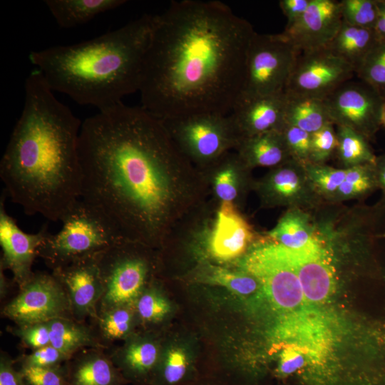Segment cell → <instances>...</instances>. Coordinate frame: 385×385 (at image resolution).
<instances>
[{
	"label": "cell",
	"mask_w": 385,
	"mask_h": 385,
	"mask_svg": "<svg viewBox=\"0 0 385 385\" xmlns=\"http://www.w3.org/2000/svg\"><path fill=\"white\" fill-rule=\"evenodd\" d=\"M255 33L222 2L172 1L154 15L138 90L141 106L161 120L231 112Z\"/></svg>",
	"instance_id": "6da1fadb"
},
{
	"label": "cell",
	"mask_w": 385,
	"mask_h": 385,
	"mask_svg": "<svg viewBox=\"0 0 385 385\" xmlns=\"http://www.w3.org/2000/svg\"><path fill=\"white\" fill-rule=\"evenodd\" d=\"M162 121L120 102L82 123L81 198L102 212L124 239L153 235L170 199L169 148Z\"/></svg>",
	"instance_id": "7a4b0ae2"
},
{
	"label": "cell",
	"mask_w": 385,
	"mask_h": 385,
	"mask_svg": "<svg viewBox=\"0 0 385 385\" xmlns=\"http://www.w3.org/2000/svg\"><path fill=\"white\" fill-rule=\"evenodd\" d=\"M82 123L35 68L26 79L22 112L0 162L11 201L27 215L61 221L81 198Z\"/></svg>",
	"instance_id": "3957f363"
},
{
	"label": "cell",
	"mask_w": 385,
	"mask_h": 385,
	"mask_svg": "<svg viewBox=\"0 0 385 385\" xmlns=\"http://www.w3.org/2000/svg\"><path fill=\"white\" fill-rule=\"evenodd\" d=\"M153 19L144 14L91 40L32 51L29 58L53 92L105 110L138 91Z\"/></svg>",
	"instance_id": "277c9868"
},
{
	"label": "cell",
	"mask_w": 385,
	"mask_h": 385,
	"mask_svg": "<svg viewBox=\"0 0 385 385\" xmlns=\"http://www.w3.org/2000/svg\"><path fill=\"white\" fill-rule=\"evenodd\" d=\"M61 229L47 233L38 257L51 270L97 255L124 239L99 210L80 198L63 216Z\"/></svg>",
	"instance_id": "5b68a950"
},
{
	"label": "cell",
	"mask_w": 385,
	"mask_h": 385,
	"mask_svg": "<svg viewBox=\"0 0 385 385\" xmlns=\"http://www.w3.org/2000/svg\"><path fill=\"white\" fill-rule=\"evenodd\" d=\"M299 54L282 34L255 32L247 54L245 80L239 98L284 93Z\"/></svg>",
	"instance_id": "8992f818"
},
{
	"label": "cell",
	"mask_w": 385,
	"mask_h": 385,
	"mask_svg": "<svg viewBox=\"0 0 385 385\" xmlns=\"http://www.w3.org/2000/svg\"><path fill=\"white\" fill-rule=\"evenodd\" d=\"M123 239L97 255L103 286L98 314L118 307H133L148 284L150 264L147 257Z\"/></svg>",
	"instance_id": "52a82bcc"
},
{
	"label": "cell",
	"mask_w": 385,
	"mask_h": 385,
	"mask_svg": "<svg viewBox=\"0 0 385 385\" xmlns=\"http://www.w3.org/2000/svg\"><path fill=\"white\" fill-rule=\"evenodd\" d=\"M242 267L257 279L279 311L293 312L306 303L299 279L283 246L274 242L255 247L243 259Z\"/></svg>",
	"instance_id": "ba28073f"
},
{
	"label": "cell",
	"mask_w": 385,
	"mask_h": 385,
	"mask_svg": "<svg viewBox=\"0 0 385 385\" xmlns=\"http://www.w3.org/2000/svg\"><path fill=\"white\" fill-rule=\"evenodd\" d=\"M1 314L16 325L73 318L63 287L51 272H34L19 287L17 294L3 307Z\"/></svg>",
	"instance_id": "9c48e42d"
},
{
	"label": "cell",
	"mask_w": 385,
	"mask_h": 385,
	"mask_svg": "<svg viewBox=\"0 0 385 385\" xmlns=\"http://www.w3.org/2000/svg\"><path fill=\"white\" fill-rule=\"evenodd\" d=\"M323 101L334 125L353 129L369 141L381 125L385 99L362 81L344 82Z\"/></svg>",
	"instance_id": "30bf717a"
},
{
	"label": "cell",
	"mask_w": 385,
	"mask_h": 385,
	"mask_svg": "<svg viewBox=\"0 0 385 385\" xmlns=\"http://www.w3.org/2000/svg\"><path fill=\"white\" fill-rule=\"evenodd\" d=\"M354 73L349 63L327 48L300 53L284 93L324 100Z\"/></svg>",
	"instance_id": "8fae6325"
},
{
	"label": "cell",
	"mask_w": 385,
	"mask_h": 385,
	"mask_svg": "<svg viewBox=\"0 0 385 385\" xmlns=\"http://www.w3.org/2000/svg\"><path fill=\"white\" fill-rule=\"evenodd\" d=\"M165 128L175 133L190 154L200 159H212L230 143L235 130L230 116L220 113H198L160 119Z\"/></svg>",
	"instance_id": "7c38bea8"
},
{
	"label": "cell",
	"mask_w": 385,
	"mask_h": 385,
	"mask_svg": "<svg viewBox=\"0 0 385 385\" xmlns=\"http://www.w3.org/2000/svg\"><path fill=\"white\" fill-rule=\"evenodd\" d=\"M6 196L4 190L0 199V268L9 270L19 287L34 274L33 263L48 231L46 226L36 233L23 231L6 211Z\"/></svg>",
	"instance_id": "4fadbf2b"
},
{
	"label": "cell",
	"mask_w": 385,
	"mask_h": 385,
	"mask_svg": "<svg viewBox=\"0 0 385 385\" xmlns=\"http://www.w3.org/2000/svg\"><path fill=\"white\" fill-rule=\"evenodd\" d=\"M97 255L76 260L51 270L63 287L72 316L78 321L93 319L103 294Z\"/></svg>",
	"instance_id": "5bb4252c"
},
{
	"label": "cell",
	"mask_w": 385,
	"mask_h": 385,
	"mask_svg": "<svg viewBox=\"0 0 385 385\" xmlns=\"http://www.w3.org/2000/svg\"><path fill=\"white\" fill-rule=\"evenodd\" d=\"M342 23L339 1L311 0L303 16L281 34L300 53L326 48Z\"/></svg>",
	"instance_id": "9a60e30c"
},
{
	"label": "cell",
	"mask_w": 385,
	"mask_h": 385,
	"mask_svg": "<svg viewBox=\"0 0 385 385\" xmlns=\"http://www.w3.org/2000/svg\"><path fill=\"white\" fill-rule=\"evenodd\" d=\"M284 248L299 279L305 302L327 301L335 288L336 269L329 252L316 235L314 242L304 249Z\"/></svg>",
	"instance_id": "2e32d148"
},
{
	"label": "cell",
	"mask_w": 385,
	"mask_h": 385,
	"mask_svg": "<svg viewBox=\"0 0 385 385\" xmlns=\"http://www.w3.org/2000/svg\"><path fill=\"white\" fill-rule=\"evenodd\" d=\"M264 188L270 199L289 209L312 211L324 204L309 180L305 165L293 158L274 167Z\"/></svg>",
	"instance_id": "e0dca14e"
},
{
	"label": "cell",
	"mask_w": 385,
	"mask_h": 385,
	"mask_svg": "<svg viewBox=\"0 0 385 385\" xmlns=\"http://www.w3.org/2000/svg\"><path fill=\"white\" fill-rule=\"evenodd\" d=\"M286 95L239 98L230 115L236 132L242 138L261 133L282 131L285 125Z\"/></svg>",
	"instance_id": "ac0fdd59"
},
{
	"label": "cell",
	"mask_w": 385,
	"mask_h": 385,
	"mask_svg": "<svg viewBox=\"0 0 385 385\" xmlns=\"http://www.w3.org/2000/svg\"><path fill=\"white\" fill-rule=\"evenodd\" d=\"M124 342L120 347L108 349L111 361L127 383L150 385L160 356L159 344L152 337L135 333Z\"/></svg>",
	"instance_id": "d6986e66"
},
{
	"label": "cell",
	"mask_w": 385,
	"mask_h": 385,
	"mask_svg": "<svg viewBox=\"0 0 385 385\" xmlns=\"http://www.w3.org/2000/svg\"><path fill=\"white\" fill-rule=\"evenodd\" d=\"M254 239V232L247 220L232 202H222L209 242L210 254L220 261L241 256Z\"/></svg>",
	"instance_id": "ffe728a7"
},
{
	"label": "cell",
	"mask_w": 385,
	"mask_h": 385,
	"mask_svg": "<svg viewBox=\"0 0 385 385\" xmlns=\"http://www.w3.org/2000/svg\"><path fill=\"white\" fill-rule=\"evenodd\" d=\"M68 385H124L127 383L106 349H82L67 362Z\"/></svg>",
	"instance_id": "44dd1931"
},
{
	"label": "cell",
	"mask_w": 385,
	"mask_h": 385,
	"mask_svg": "<svg viewBox=\"0 0 385 385\" xmlns=\"http://www.w3.org/2000/svg\"><path fill=\"white\" fill-rule=\"evenodd\" d=\"M46 324L51 344L66 354L72 356L78 351L88 348L104 349L93 326L86 321L60 317Z\"/></svg>",
	"instance_id": "7402d4cb"
},
{
	"label": "cell",
	"mask_w": 385,
	"mask_h": 385,
	"mask_svg": "<svg viewBox=\"0 0 385 385\" xmlns=\"http://www.w3.org/2000/svg\"><path fill=\"white\" fill-rule=\"evenodd\" d=\"M378 41L374 29L352 26L342 20L339 29L326 48L349 63L356 73Z\"/></svg>",
	"instance_id": "603a6c76"
},
{
	"label": "cell",
	"mask_w": 385,
	"mask_h": 385,
	"mask_svg": "<svg viewBox=\"0 0 385 385\" xmlns=\"http://www.w3.org/2000/svg\"><path fill=\"white\" fill-rule=\"evenodd\" d=\"M57 24L71 29L84 24L96 16L115 9L125 0H46L43 1Z\"/></svg>",
	"instance_id": "cb8c5ba5"
},
{
	"label": "cell",
	"mask_w": 385,
	"mask_h": 385,
	"mask_svg": "<svg viewBox=\"0 0 385 385\" xmlns=\"http://www.w3.org/2000/svg\"><path fill=\"white\" fill-rule=\"evenodd\" d=\"M277 244L291 250H300L315 239V223L310 211L290 208L269 232Z\"/></svg>",
	"instance_id": "d4e9b609"
},
{
	"label": "cell",
	"mask_w": 385,
	"mask_h": 385,
	"mask_svg": "<svg viewBox=\"0 0 385 385\" xmlns=\"http://www.w3.org/2000/svg\"><path fill=\"white\" fill-rule=\"evenodd\" d=\"M242 151L252 165L277 167L292 157L282 131H270L242 138Z\"/></svg>",
	"instance_id": "484cf974"
},
{
	"label": "cell",
	"mask_w": 385,
	"mask_h": 385,
	"mask_svg": "<svg viewBox=\"0 0 385 385\" xmlns=\"http://www.w3.org/2000/svg\"><path fill=\"white\" fill-rule=\"evenodd\" d=\"M284 123L310 134L333 124L323 100L287 95Z\"/></svg>",
	"instance_id": "4316f807"
},
{
	"label": "cell",
	"mask_w": 385,
	"mask_h": 385,
	"mask_svg": "<svg viewBox=\"0 0 385 385\" xmlns=\"http://www.w3.org/2000/svg\"><path fill=\"white\" fill-rule=\"evenodd\" d=\"M97 337L104 347L108 349L117 340L124 341L134 333L138 320L133 307H118L98 314L90 320Z\"/></svg>",
	"instance_id": "83f0119b"
},
{
	"label": "cell",
	"mask_w": 385,
	"mask_h": 385,
	"mask_svg": "<svg viewBox=\"0 0 385 385\" xmlns=\"http://www.w3.org/2000/svg\"><path fill=\"white\" fill-rule=\"evenodd\" d=\"M338 145L335 156L341 168L374 165L376 155L363 135L343 125H335Z\"/></svg>",
	"instance_id": "f1b7e54d"
},
{
	"label": "cell",
	"mask_w": 385,
	"mask_h": 385,
	"mask_svg": "<svg viewBox=\"0 0 385 385\" xmlns=\"http://www.w3.org/2000/svg\"><path fill=\"white\" fill-rule=\"evenodd\" d=\"M346 169L344 180L327 204L335 205L347 200L360 199L379 188L374 165H361Z\"/></svg>",
	"instance_id": "f546056e"
},
{
	"label": "cell",
	"mask_w": 385,
	"mask_h": 385,
	"mask_svg": "<svg viewBox=\"0 0 385 385\" xmlns=\"http://www.w3.org/2000/svg\"><path fill=\"white\" fill-rule=\"evenodd\" d=\"M148 284L133 306L138 324L143 327L160 324L170 311V304L162 292L156 286Z\"/></svg>",
	"instance_id": "4dcf8cb0"
},
{
	"label": "cell",
	"mask_w": 385,
	"mask_h": 385,
	"mask_svg": "<svg viewBox=\"0 0 385 385\" xmlns=\"http://www.w3.org/2000/svg\"><path fill=\"white\" fill-rule=\"evenodd\" d=\"M304 165L316 192L324 203H329L344 180L347 169L311 163Z\"/></svg>",
	"instance_id": "1f68e13d"
},
{
	"label": "cell",
	"mask_w": 385,
	"mask_h": 385,
	"mask_svg": "<svg viewBox=\"0 0 385 385\" xmlns=\"http://www.w3.org/2000/svg\"><path fill=\"white\" fill-rule=\"evenodd\" d=\"M359 79L367 83L385 99V41H378L356 72Z\"/></svg>",
	"instance_id": "d6a6232c"
},
{
	"label": "cell",
	"mask_w": 385,
	"mask_h": 385,
	"mask_svg": "<svg viewBox=\"0 0 385 385\" xmlns=\"http://www.w3.org/2000/svg\"><path fill=\"white\" fill-rule=\"evenodd\" d=\"M342 20L352 26L374 29L377 20L376 0H342Z\"/></svg>",
	"instance_id": "836d02e7"
},
{
	"label": "cell",
	"mask_w": 385,
	"mask_h": 385,
	"mask_svg": "<svg viewBox=\"0 0 385 385\" xmlns=\"http://www.w3.org/2000/svg\"><path fill=\"white\" fill-rule=\"evenodd\" d=\"M205 279L240 295L250 294L259 286L257 279L247 273L234 272L219 267H212L206 274Z\"/></svg>",
	"instance_id": "e575fe53"
},
{
	"label": "cell",
	"mask_w": 385,
	"mask_h": 385,
	"mask_svg": "<svg viewBox=\"0 0 385 385\" xmlns=\"http://www.w3.org/2000/svg\"><path fill=\"white\" fill-rule=\"evenodd\" d=\"M337 145L336 128L332 123L311 134L309 163L326 164L335 156Z\"/></svg>",
	"instance_id": "d590c367"
},
{
	"label": "cell",
	"mask_w": 385,
	"mask_h": 385,
	"mask_svg": "<svg viewBox=\"0 0 385 385\" xmlns=\"http://www.w3.org/2000/svg\"><path fill=\"white\" fill-rule=\"evenodd\" d=\"M67 362L47 368L20 366L19 369L25 385H68Z\"/></svg>",
	"instance_id": "8d00e7d4"
},
{
	"label": "cell",
	"mask_w": 385,
	"mask_h": 385,
	"mask_svg": "<svg viewBox=\"0 0 385 385\" xmlns=\"http://www.w3.org/2000/svg\"><path fill=\"white\" fill-rule=\"evenodd\" d=\"M71 356L56 349L51 344L21 354L14 359L16 364L35 367H54L66 364Z\"/></svg>",
	"instance_id": "74e56055"
},
{
	"label": "cell",
	"mask_w": 385,
	"mask_h": 385,
	"mask_svg": "<svg viewBox=\"0 0 385 385\" xmlns=\"http://www.w3.org/2000/svg\"><path fill=\"white\" fill-rule=\"evenodd\" d=\"M8 332L19 339L21 344L34 350L51 344L50 332L46 322L8 327Z\"/></svg>",
	"instance_id": "f35d334b"
},
{
	"label": "cell",
	"mask_w": 385,
	"mask_h": 385,
	"mask_svg": "<svg viewBox=\"0 0 385 385\" xmlns=\"http://www.w3.org/2000/svg\"><path fill=\"white\" fill-rule=\"evenodd\" d=\"M282 132L292 158L304 165L309 163L311 134L287 124L284 125Z\"/></svg>",
	"instance_id": "ab89813d"
},
{
	"label": "cell",
	"mask_w": 385,
	"mask_h": 385,
	"mask_svg": "<svg viewBox=\"0 0 385 385\" xmlns=\"http://www.w3.org/2000/svg\"><path fill=\"white\" fill-rule=\"evenodd\" d=\"M235 174L234 168L229 166L219 172L215 178V192L222 202H232L237 196Z\"/></svg>",
	"instance_id": "60d3db41"
},
{
	"label": "cell",
	"mask_w": 385,
	"mask_h": 385,
	"mask_svg": "<svg viewBox=\"0 0 385 385\" xmlns=\"http://www.w3.org/2000/svg\"><path fill=\"white\" fill-rule=\"evenodd\" d=\"M16 362L11 355L1 351L0 354V385H25L24 378Z\"/></svg>",
	"instance_id": "b9f144b4"
},
{
	"label": "cell",
	"mask_w": 385,
	"mask_h": 385,
	"mask_svg": "<svg viewBox=\"0 0 385 385\" xmlns=\"http://www.w3.org/2000/svg\"><path fill=\"white\" fill-rule=\"evenodd\" d=\"M311 0H280L279 7L287 17L286 27L297 22L305 13Z\"/></svg>",
	"instance_id": "7bdbcfd3"
},
{
	"label": "cell",
	"mask_w": 385,
	"mask_h": 385,
	"mask_svg": "<svg viewBox=\"0 0 385 385\" xmlns=\"http://www.w3.org/2000/svg\"><path fill=\"white\" fill-rule=\"evenodd\" d=\"M377 20L374 31L379 41H385V0H376Z\"/></svg>",
	"instance_id": "ee69618b"
},
{
	"label": "cell",
	"mask_w": 385,
	"mask_h": 385,
	"mask_svg": "<svg viewBox=\"0 0 385 385\" xmlns=\"http://www.w3.org/2000/svg\"><path fill=\"white\" fill-rule=\"evenodd\" d=\"M374 169L378 187L383 192V203H385V154L376 157Z\"/></svg>",
	"instance_id": "f6af8a7d"
},
{
	"label": "cell",
	"mask_w": 385,
	"mask_h": 385,
	"mask_svg": "<svg viewBox=\"0 0 385 385\" xmlns=\"http://www.w3.org/2000/svg\"><path fill=\"white\" fill-rule=\"evenodd\" d=\"M16 284L13 278L9 279L4 273V270L0 268V298L1 301L8 297L12 286Z\"/></svg>",
	"instance_id": "bcb514c9"
},
{
	"label": "cell",
	"mask_w": 385,
	"mask_h": 385,
	"mask_svg": "<svg viewBox=\"0 0 385 385\" xmlns=\"http://www.w3.org/2000/svg\"><path fill=\"white\" fill-rule=\"evenodd\" d=\"M381 123L385 126V101L383 105L381 115Z\"/></svg>",
	"instance_id": "7dc6e473"
},
{
	"label": "cell",
	"mask_w": 385,
	"mask_h": 385,
	"mask_svg": "<svg viewBox=\"0 0 385 385\" xmlns=\"http://www.w3.org/2000/svg\"><path fill=\"white\" fill-rule=\"evenodd\" d=\"M202 385H214V384H202Z\"/></svg>",
	"instance_id": "c3c4849f"
}]
</instances>
